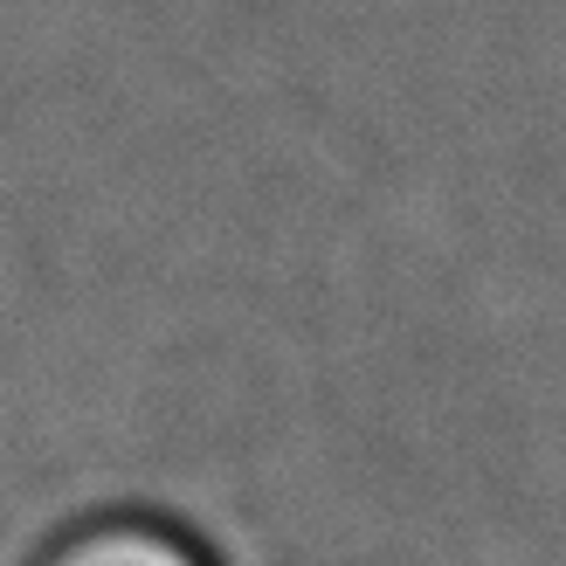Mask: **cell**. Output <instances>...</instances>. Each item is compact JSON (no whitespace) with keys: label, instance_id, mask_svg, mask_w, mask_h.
I'll return each mask as SVG.
<instances>
[{"label":"cell","instance_id":"1","mask_svg":"<svg viewBox=\"0 0 566 566\" xmlns=\"http://www.w3.org/2000/svg\"><path fill=\"white\" fill-rule=\"evenodd\" d=\"M35 566H214L201 539H187L166 518H91L63 532Z\"/></svg>","mask_w":566,"mask_h":566}]
</instances>
